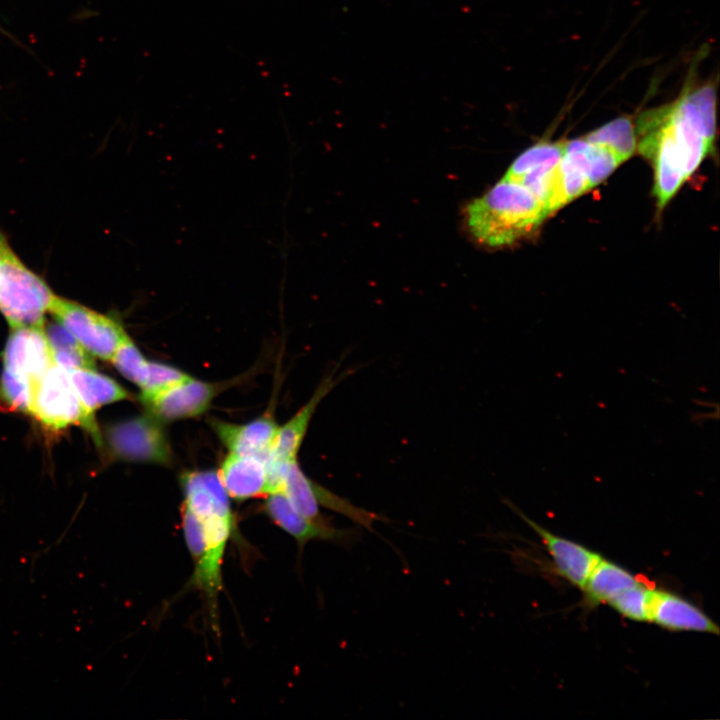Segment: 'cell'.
<instances>
[{
    "label": "cell",
    "mask_w": 720,
    "mask_h": 720,
    "mask_svg": "<svg viewBox=\"0 0 720 720\" xmlns=\"http://www.w3.org/2000/svg\"><path fill=\"white\" fill-rule=\"evenodd\" d=\"M714 80L691 73L670 103L643 112L635 125L639 152L654 167V195L662 209L712 151L716 132Z\"/></svg>",
    "instance_id": "6da1fadb"
},
{
    "label": "cell",
    "mask_w": 720,
    "mask_h": 720,
    "mask_svg": "<svg viewBox=\"0 0 720 720\" xmlns=\"http://www.w3.org/2000/svg\"><path fill=\"white\" fill-rule=\"evenodd\" d=\"M107 440L112 452L121 459L169 464L172 452L160 421L152 416L132 418L109 428Z\"/></svg>",
    "instance_id": "ba28073f"
},
{
    "label": "cell",
    "mask_w": 720,
    "mask_h": 720,
    "mask_svg": "<svg viewBox=\"0 0 720 720\" xmlns=\"http://www.w3.org/2000/svg\"><path fill=\"white\" fill-rule=\"evenodd\" d=\"M583 138L608 148L621 162L629 159L637 147L635 125L628 117L612 120Z\"/></svg>",
    "instance_id": "7402d4cb"
},
{
    "label": "cell",
    "mask_w": 720,
    "mask_h": 720,
    "mask_svg": "<svg viewBox=\"0 0 720 720\" xmlns=\"http://www.w3.org/2000/svg\"><path fill=\"white\" fill-rule=\"evenodd\" d=\"M267 456L229 452L217 472L229 498L242 501L270 493Z\"/></svg>",
    "instance_id": "4fadbf2b"
},
{
    "label": "cell",
    "mask_w": 720,
    "mask_h": 720,
    "mask_svg": "<svg viewBox=\"0 0 720 720\" xmlns=\"http://www.w3.org/2000/svg\"><path fill=\"white\" fill-rule=\"evenodd\" d=\"M280 491L302 515L316 522L329 523L320 512L313 490V480L302 471L297 458L282 466Z\"/></svg>",
    "instance_id": "ffe728a7"
},
{
    "label": "cell",
    "mask_w": 720,
    "mask_h": 720,
    "mask_svg": "<svg viewBox=\"0 0 720 720\" xmlns=\"http://www.w3.org/2000/svg\"><path fill=\"white\" fill-rule=\"evenodd\" d=\"M55 297L9 245L0 259V312L10 327L43 326Z\"/></svg>",
    "instance_id": "277c9868"
},
{
    "label": "cell",
    "mask_w": 720,
    "mask_h": 720,
    "mask_svg": "<svg viewBox=\"0 0 720 720\" xmlns=\"http://www.w3.org/2000/svg\"><path fill=\"white\" fill-rule=\"evenodd\" d=\"M55 365L70 371L75 369H94L93 356L59 322L45 329Z\"/></svg>",
    "instance_id": "44dd1931"
},
{
    "label": "cell",
    "mask_w": 720,
    "mask_h": 720,
    "mask_svg": "<svg viewBox=\"0 0 720 720\" xmlns=\"http://www.w3.org/2000/svg\"><path fill=\"white\" fill-rule=\"evenodd\" d=\"M92 356L111 360L128 336L119 321L56 295L50 311Z\"/></svg>",
    "instance_id": "8992f818"
},
{
    "label": "cell",
    "mask_w": 720,
    "mask_h": 720,
    "mask_svg": "<svg viewBox=\"0 0 720 720\" xmlns=\"http://www.w3.org/2000/svg\"><path fill=\"white\" fill-rule=\"evenodd\" d=\"M216 392V385L189 376L141 401L150 416L158 421H173L203 414L211 404Z\"/></svg>",
    "instance_id": "8fae6325"
},
{
    "label": "cell",
    "mask_w": 720,
    "mask_h": 720,
    "mask_svg": "<svg viewBox=\"0 0 720 720\" xmlns=\"http://www.w3.org/2000/svg\"><path fill=\"white\" fill-rule=\"evenodd\" d=\"M563 153L564 142L533 145L515 159L503 179L526 187L550 215L556 211L557 171Z\"/></svg>",
    "instance_id": "52a82bcc"
},
{
    "label": "cell",
    "mask_w": 720,
    "mask_h": 720,
    "mask_svg": "<svg viewBox=\"0 0 720 720\" xmlns=\"http://www.w3.org/2000/svg\"><path fill=\"white\" fill-rule=\"evenodd\" d=\"M34 385L26 376L4 368L0 381V398L8 408L31 413Z\"/></svg>",
    "instance_id": "603a6c76"
},
{
    "label": "cell",
    "mask_w": 720,
    "mask_h": 720,
    "mask_svg": "<svg viewBox=\"0 0 720 720\" xmlns=\"http://www.w3.org/2000/svg\"><path fill=\"white\" fill-rule=\"evenodd\" d=\"M515 511L539 535L560 576L582 589L601 556L579 543L551 533L522 512L516 509Z\"/></svg>",
    "instance_id": "5bb4252c"
},
{
    "label": "cell",
    "mask_w": 720,
    "mask_h": 720,
    "mask_svg": "<svg viewBox=\"0 0 720 720\" xmlns=\"http://www.w3.org/2000/svg\"><path fill=\"white\" fill-rule=\"evenodd\" d=\"M11 328L3 351L4 368L26 376L35 384L54 365L44 325Z\"/></svg>",
    "instance_id": "7c38bea8"
},
{
    "label": "cell",
    "mask_w": 720,
    "mask_h": 720,
    "mask_svg": "<svg viewBox=\"0 0 720 720\" xmlns=\"http://www.w3.org/2000/svg\"><path fill=\"white\" fill-rule=\"evenodd\" d=\"M639 582L625 568L601 557L591 570L581 590L590 604H609L619 594Z\"/></svg>",
    "instance_id": "ac0fdd59"
},
{
    "label": "cell",
    "mask_w": 720,
    "mask_h": 720,
    "mask_svg": "<svg viewBox=\"0 0 720 720\" xmlns=\"http://www.w3.org/2000/svg\"><path fill=\"white\" fill-rule=\"evenodd\" d=\"M654 590L639 582L615 597L609 605L620 615L634 621H649Z\"/></svg>",
    "instance_id": "cb8c5ba5"
},
{
    "label": "cell",
    "mask_w": 720,
    "mask_h": 720,
    "mask_svg": "<svg viewBox=\"0 0 720 720\" xmlns=\"http://www.w3.org/2000/svg\"><path fill=\"white\" fill-rule=\"evenodd\" d=\"M465 215L475 239L489 247H502L536 232L548 213L526 187L502 178L470 202Z\"/></svg>",
    "instance_id": "3957f363"
},
{
    "label": "cell",
    "mask_w": 720,
    "mask_h": 720,
    "mask_svg": "<svg viewBox=\"0 0 720 720\" xmlns=\"http://www.w3.org/2000/svg\"><path fill=\"white\" fill-rule=\"evenodd\" d=\"M336 371L337 368L334 372L323 378L308 402H306L288 422L279 426L267 456L271 493L279 491L281 488L282 466L286 462L297 458L298 451L317 406L322 399L345 378L346 374L344 376L343 374L339 376L336 375L335 377Z\"/></svg>",
    "instance_id": "9c48e42d"
},
{
    "label": "cell",
    "mask_w": 720,
    "mask_h": 720,
    "mask_svg": "<svg viewBox=\"0 0 720 720\" xmlns=\"http://www.w3.org/2000/svg\"><path fill=\"white\" fill-rule=\"evenodd\" d=\"M563 156L584 174L591 188L604 181L622 163L611 150L583 137L564 142Z\"/></svg>",
    "instance_id": "e0dca14e"
},
{
    "label": "cell",
    "mask_w": 720,
    "mask_h": 720,
    "mask_svg": "<svg viewBox=\"0 0 720 720\" xmlns=\"http://www.w3.org/2000/svg\"><path fill=\"white\" fill-rule=\"evenodd\" d=\"M264 511L278 527L296 540L299 547H304L312 540L351 546L361 535L358 528L340 529L330 522L320 523L307 518L293 507L282 491L266 495Z\"/></svg>",
    "instance_id": "30bf717a"
},
{
    "label": "cell",
    "mask_w": 720,
    "mask_h": 720,
    "mask_svg": "<svg viewBox=\"0 0 720 720\" xmlns=\"http://www.w3.org/2000/svg\"><path fill=\"white\" fill-rule=\"evenodd\" d=\"M649 622L671 631L719 634L718 625L700 608L667 591L654 590Z\"/></svg>",
    "instance_id": "9a60e30c"
},
{
    "label": "cell",
    "mask_w": 720,
    "mask_h": 720,
    "mask_svg": "<svg viewBox=\"0 0 720 720\" xmlns=\"http://www.w3.org/2000/svg\"><path fill=\"white\" fill-rule=\"evenodd\" d=\"M182 528L194 562L192 584L203 592L215 617L222 589V564L234 519L217 472L191 471L181 477Z\"/></svg>",
    "instance_id": "7a4b0ae2"
},
{
    "label": "cell",
    "mask_w": 720,
    "mask_h": 720,
    "mask_svg": "<svg viewBox=\"0 0 720 720\" xmlns=\"http://www.w3.org/2000/svg\"><path fill=\"white\" fill-rule=\"evenodd\" d=\"M110 361L126 379L139 388L143 386L149 371L150 360L143 356L129 336L119 345Z\"/></svg>",
    "instance_id": "d4e9b609"
},
{
    "label": "cell",
    "mask_w": 720,
    "mask_h": 720,
    "mask_svg": "<svg viewBox=\"0 0 720 720\" xmlns=\"http://www.w3.org/2000/svg\"><path fill=\"white\" fill-rule=\"evenodd\" d=\"M31 414L52 429L78 424L100 443L94 414L82 404L68 371L55 364L35 382Z\"/></svg>",
    "instance_id": "5b68a950"
},
{
    "label": "cell",
    "mask_w": 720,
    "mask_h": 720,
    "mask_svg": "<svg viewBox=\"0 0 720 720\" xmlns=\"http://www.w3.org/2000/svg\"><path fill=\"white\" fill-rule=\"evenodd\" d=\"M216 435L231 453L267 456L279 425L271 415L260 416L245 424L213 419Z\"/></svg>",
    "instance_id": "2e32d148"
},
{
    "label": "cell",
    "mask_w": 720,
    "mask_h": 720,
    "mask_svg": "<svg viewBox=\"0 0 720 720\" xmlns=\"http://www.w3.org/2000/svg\"><path fill=\"white\" fill-rule=\"evenodd\" d=\"M82 404L90 412L103 405L129 398V393L112 378L94 369L68 371Z\"/></svg>",
    "instance_id": "d6986e66"
},
{
    "label": "cell",
    "mask_w": 720,
    "mask_h": 720,
    "mask_svg": "<svg viewBox=\"0 0 720 720\" xmlns=\"http://www.w3.org/2000/svg\"><path fill=\"white\" fill-rule=\"evenodd\" d=\"M8 246H9V242L7 241L4 234L0 231V259H1L2 253Z\"/></svg>",
    "instance_id": "484cf974"
}]
</instances>
